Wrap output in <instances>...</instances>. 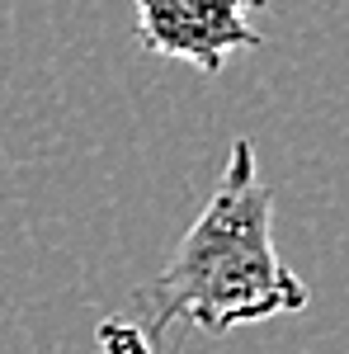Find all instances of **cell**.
I'll return each instance as SVG.
<instances>
[{
	"label": "cell",
	"instance_id": "obj_1",
	"mask_svg": "<svg viewBox=\"0 0 349 354\" xmlns=\"http://www.w3.org/2000/svg\"><path fill=\"white\" fill-rule=\"evenodd\" d=\"M307 283L274 245V189L260 180L255 147L232 142L203 213L194 218L170 265L128 298V322L161 350L165 326L185 322L203 335H232L269 317L302 312Z\"/></svg>",
	"mask_w": 349,
	"mask_h": 354
},
{
	"label": "cell",
	"instance_id": "obj_3",
	"mask_svg": "<svg viewBox=\"0 0 349 354\" xmlns=\"http://www.w3.org/2000/svg\"><path fill=\"white\" fill-rule=\"evenodd\" d=\"M100 354H161L128 317H109L100 326Z\"/></svg>",
	"mask_w": 349,
	"mask_h": 354
},
{
	"label": "cell",
	"instance_id": "obj_2",
	"mask_svg": "<svg viewBox=\"0 0 349 354\" xmlns=\"http://www.w3.org/2000/svg\"><path fill=\"white\" fill-rule=\"evenodd\" d=\"M133 10L137 43L151 57L217 76L232 53L260 48L255 15L269 10V0H133Z\"/></svg>",
	"mask_w": 349,
	"mask_h": 354
}]
</instances>
